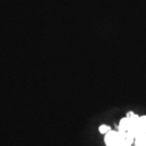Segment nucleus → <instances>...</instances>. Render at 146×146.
Wrapping results in <instances>:
<instances>
[{
    "label": "nucleus",
    "mask_w": 146,
    "mask_h": 146,
    "mask_svg": "<svg viewBox=\"0 0 146 146\" xmlns=\"http://www.w3.org/2000/svg\"><path fill=\"white\" fill-rule=\"evenodd\" d=\"M140 121H141L142 125H143V128H144V130L146 131V116H141L140 117Z\"/></svg>",
    "instance_id": "3"
},
{
    "label": "nucleus",
    "mask_w": 146,
    "mask_h": 146,
    "mask_svg": "<svg viewBox=\"0 0 146 146\" xmlns=\"http://www.w3.org/2000/svg\"><path fill=\"white\" fill-rule=\"evenodd\" d=\"M111 129H110V125H100V128H99V131L102 133V134H106L108 131H110Z\"/></svg>",
    "instance_id": "2"
},
{
    "label": "nucleus",
    "mask_w": 146,
    "mask_h": 146,
    "mask_svg": "<svg viewBox=\"0 0 146 146\" xmlns=\"http://www.w3.org/2000/svg\"><path fill=\"white\" fill-rule=\"evenodd\" d=\"M106 146H125V134L121 131L110 130L104 136Z\"/></svg>",
    "instance_id": "1"
}]
</instances>
